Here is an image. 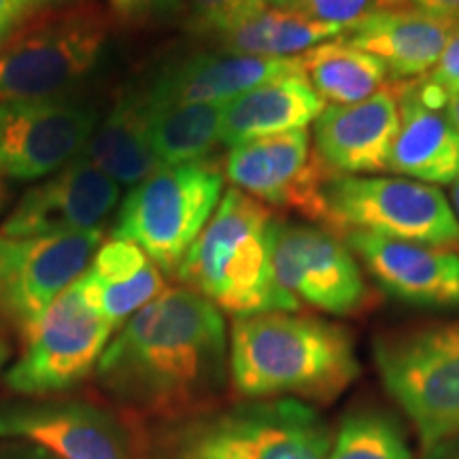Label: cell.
Segmentation results:
<instances>
[{
	"instance_id": "cell-27",
	"label": "cell",
	"mask_w": 459,
	"mask_h": 459,
	"mask_svg": "<svg viewBox=\"0 0 459 459\" xmlns=\"http://www.w3.org/2000/svg\"><path fill=\"white\" fill-rule=\"evenodd\" d=\"M328 459H411L402 429L377 411H355L332 440Z\"/></svg>"
},
{
	"instance_id": "cell-19",
	"label": "cell",
	"mask_w": 459,
	"mask_h": 459,
	"mask_svg": "<svg viewBox=\"0 0 459 459\" xmlns=\"http://www.w3.org/2000/svg\"><path fill=\"white\" fill-rule=\"evenodd\" d=\"M455 26L415 9L375 11L344 28L341 41L381 60L392 83H398L432 73Z\"/></svg>"
},
{
	"instance_id": "cell-11",
	"label": "cell",
	"mask_w": 459,
	"mask_h": 459,
	"mask_svg": "<svg viewBox=\"0 0 459 459\" xmlns=\"http://www.w3.org/2000/svg\"><path fill=\"white\" fill-rule=\"evenodd\" d=\"M102 230L65 237L0 234V321L24 336L88 271Z\"/></svg>"
},
{
	"instance_id": "cell-7",
	"label": "cell",
	"mask_w": 459,
	"mask_h": 459,
	"mask_svg": "<svg viewBox=\"0 0 459 459\" xmlns=\"http://www.w3.org/2000/svg\"><path fill=\"white\" fill-rule=\"evenodd\" d=\"M321 228L338 237L364 232L459 251V221L449 198L429 183L398 177L332 175Z\"/></svg>"
},
{
	"instance_id": "cell-26",
	"label": "cell",
	"mask_w": 459,
	"mask_h": 459,
	"mask_svg": "<svg viewBox=\"0 0 459 459\" xmlns=\"http://www.w3.org/2000/svg\"><path fill=\"white\" fill-rule=\"evenodd\" d=\"M344 28L311 20L294 11L266 7L221 34L223 51L257 57H298L315 45L341 37Z\"/></svg>"
},
{
	"instance_id": "cell-8",
	"label": "cell",
	"mask_w": 459,
	"mask_h": 459,
	"mask_svg": "<svg viewBox=\"0 0 459 459\" xmlns=\"http://www.w3.org/2000/svg\"><path fill=\"white\" fill-rule=\"evenodd\" d=\"M113 330L77 279L22 336L24 349L4 377L7 387L48 395L77 385L99 366Z\"/></svg>"
},
{
	"instance_id": "cell-17",
	"label": "cell",
	"mask_w": 459,
	"mask_h": 459,
	"mask_svg": "<svg viewBox=\"0 0 459 459\" xmlns=\"http://www.w3.org/2000/svg\"><path fill=\"white\" fill-rule=\"evenodd\" d=\"M400 130V102L389 83L368 100L330 105L313 124V147L332 175L387 170Z\"/></svg>"
},
{
	"instance_id": "cell-10",
	"label": "cell",
	"mask_w": 459,
	"mask_h": 459,
	"mask_svg": "<svg viewBox=\"0 0 459 459\" xmlns=\"http://www.w3.org/2000/svg\"><path fill=\"white\" fill-rule=\"evenodd\" d=\"M273 268L287 294L317 311L349 317L364 313L375 300L349 245L321 226L279 220Z\"/></svg>"
},
{
	"instance_id": "cell-30",
	"label": "cell",
	"mask_w": 459,
	"mask_h": 459,
	"mask_svg": "<svg viewBox=\"0 0 459 459\" xmlns=\"http://www.w3.org/2000/svg\"><path fill=\"white\" fill-rule=\"evenodd\" d=\"M172 459H240L230 445L209 426V421L194 423L177 440Z\"/></svg>"
},
{
	"instance_id": "cell-6",
	"label": "cell",
	"mask_w": 459,
	"mask_h": 459,
	"mask_svg": "<svg viewBox=\"0 0 459 459\" xmlns=\"http://www.w3.org/2000/svg\"><path fill=\"white\" fill-rule=\"evenodd\" d=\"M375 364L426 449L459 436V324L378 336Z\"/></svg>"
},
{
	"instance_id": "cell-39",
	"label": "cell",
	"mask_w": 459,
	"mask_h": 459,
	"mask_svg": "<svg viewBox=\"0 0 459 459\" xmlns=\"http://www.w3.org/2000/svg\"><path fill=\"white\" fill-rule=\"evenodd\" d=\"M457 459H459V455H457Z\"/></svg>"
},
{
	"instance_id": "cell-34",
	"label": "cell",
	"mask_w": 459,
	"mask_h": 459,
	"mask_svg": "<svg viewBox=\"0 0 459 459\" xmlns=\"http://www.w3.org/2000/svg\"><path fill=\"white\" fill-rule=\"evenodd\" d=\"M30 17L22 0H0V45Z\"/></svg>"
},
{
	"instance_id": "cell-21",
	"label": "cell",
	"mask_w": 459,
	"mask_h": 459,
	"mask_svg": "<svg viewBox=\"0 0 459 459\" xmlns=\"http://www.w3.org/2000/svg\"><path fill=\"white\" fill-rule=\"evenodd\" d=\"M328 107L304 74H285L228 100L221 145L237 147L264 136L307 130Z\"/></svg>"
},
{
	"instance_id": "cell-18",
	"label": "cell",
	"mask_w": 459,
	"mask_h": 459,
	"mask_svg": "<svg viewBox=\"0 0 459 459\" xmlns=\"http://www.w3.org/2000/svg\"><path fill=\"white\" fill-rule=\"evenodd\" d=\"M381 290L423 308H459V254L349 232L341 237Z\"/></svg>"
},
{
	"instance_id": "cell-13",
	"label": "cell",
	"mask_w": 459,
	"mask_h": 459,
	"mask_svg": "<svg viewBox=\"0 0 459 459\" xmlns=\"http://www.w3.org/2000/svg\"><path fill=\"white\" fill-rule=\"evenodd\" d=\"M119 203V186L79 156L28 189L0 226L4 237H65L100 230Z\"/></svg>"
},
{
	"instance_id": "cell-31",
	"label": "cell",
	"mask_w": 459,
	"mask_h": 459,
	"mask_svg": "<svg viewBox=\"0 0 459 459\" xmlns=\"http://www.w3.org/2000/svg\"><path fill=\"white\" fill-rule=\"evenodd\" d=\"M113 13L128 22L169 20L181 9V0H108Z\"/></svg>"
},
{
	"instance_id": "cell-38",
	"label": "cell",
	"mask_w": 459,
	"mask_h": 459,
	"mask_svg": "<svg viewBox=\"0 0 459 459\" xmlns=\"http://www.w3.org/2000/svg\"><path fill=\"white\" fill-rule=\"evenodd\" d=\"M7 355H9V351H7V344H4L3 338H0V370H3L4 361H7Z\"/></svg>"
},
{
	"instance_id": "cell-24",
	"label": "cell",
	"mask_w": 459,
	"mask_h": 459,
	"mask_svg": "<svg viewBox=\"0 0 459 459\" xmlns=\"http://www.w3.org/2000/svg\"><path fill=\"white\" fill-rule=\"evenodd\" d=\"M139 105L145 115L149 143L162 166L203 162L221 143L226 102L147 107L139 100Z\"/></svg>"
},
{
	"instance_id": "cell-5",
	"label": "cell",
	"mask_w": 459,
	"mask_h": 459,
	"mask_svg": "<svg viewBox=\"0 0 459 459\" xmlns=\"http://www.w3.org/2000/svg\"><path fill=\"white\" fill-rule=\"evenodd\" d=\"M221 192L223 172L206 160L162 166L124 198L113 238L132 240L160 271L177 274L213 217Z\"/></svg>"
},
{
	"instance_id": "cell-3",
	"label": "cell",
	"mask_w": 459,
	"mask_h": 459,
	"mask_svg": "<svg viewBox=\"0 0 459 459\" xmlns=\"http://www.w3.org/2000/svg\"><path fill=\"white\" fill-rule=\"evenodd\" d=\"M279 217L271 206L230 187L179 266L186 287L234 317L300 308L277 283L273 240Z\"/></svg>"
},
{
	"instance_id": "cell-29",
	"label": "cell",
	"mask_w": 459,
	"mask_h": 459,
	"mask_svg": "<svg viewBox=\"0 0 459 459\" xmlns=\"http://www.w3.org/2000/svg\"><path fill=\"white\" fill-rule=\"evenodd\" d=\"M200 28L221 37L266 7V0H189Z\"/></svg>"
},
{
	"instance_id": "cell-4",
	"label": "cell",
	"mask_w": 459,
	"mask_h": 459,
	"mask_svg": "<svg viewBox=\"0 0 459 459\" xmlns=\"http://www.w3.org/2000/svg\"><path fill=\"white\" fill-rule=\"evenodd\" d=\"M111 20L96 0L34 13L0 45V100L74 96L99 71Z\"/></svg>"
},
{
	"instance_id": "cell-23",
	"label": "cell",
	"mask_w": 459,
	"mask_h": 459,
	"mask_svg": "<svg viewBox=\"0 0 459 459\" xmlns=\"http://www.w3.org/2000/svg\"><path fill=\"white\" fill-rule=\"evenodd\" d=\"M83 156L117 186H139L162 169L149 143L145 115L136 96L126 94L96 126Z\"/></svg>"
},
{
	"instance_id": "cell-32",
	"label": "cell",
	"mask_w": 459,
	"mask_h": 459,
	"mask_svg": "<svg viewBox=\"0 0 459 459\" xmlns=\"http://www.w3.org/2000/svg\"><path fill=\"white\" fill-rule=\"evenodd\" d=\"M428 77L436 83L445 85V88H459V24L453 28L443 57Z\"/></svg>"
},
{
	"instance_id": "cell-36",
	"label": "cell",
	"mask_w": 459,
	"mask_h": 459,
	"mask_svg": "<svg viewBox=\"0 0 459 459\" xmlns=\"http://www.w3.org/2000/svg\"><path fill=\"white\" fill-rule=\"evenodd\" d=\"M446 91H449V96H446L445 115L453 128L459 132V88H446Z\"/></svg>"
},
{
	"instance_id": "cell-28",
	"label": "cell",
	"mask_w": 459,
	"mask_h": 459,
	"mask_svg": "<svg viewBox=\"0 0 459 459\" xmlns=\"http://www.w3.org/2000/svg\"><path fill=\"white\" fill-rule=\"evenodd\" d=\"M266 4L341 28L351 26L375 11L411 9L406 0H266Z\"/></svg>"
},
{
	"instance_id": "cell-14",
	"label": "cell",
	"mask_w": 459,
	"mask_h": 459,
	"mask_svg": "<svg viewBox=\"0 0 459 459\" xmlns=\"http://www.w3.org/2000/svg\"><path fill=\"white\" fill-rule=\"evenodd\" d=\"M285 74H304L300 57H257L221 49L164 62L134 94L147 107L228 102Z\"/></svg>"
},
{
	"instance_id": "cell-37",
	"label": "cell",
	"mask_w": 459,
	"mask_h": 459,
	"mask_svg": "<svg viewBox=\"0 0 459 459\" xmlns=\"http://www.w3.org/2000/svg\"><path fill=\"white\" fill-rule=\"evenodd\" d=\"M451 206H453V211H455V217L459 221V181L451 186Z\"/></svg>"
},
{
	"instance_id": "cell-9",
	"label": "cell",
	"mask_w": 459,
	"mask_h": 459,
	"mask_svg": "<svg viewBox=\"0 0 459 459\" xmlns=\"http://www.w3.org/2000/svg\"><path fill=\"white\" fill-rule=\"evenodd\" d=\"M100 113L82 96L0 100V183L37 181L83 153Z\"/></svg>"
},
{
	"instance_id": "cell-33",
	"label": "cell",
	"mask_w": 459,
	"mask_h": 459,
	"mask_svg": "<svg viewBox=\"0 0 459 459\" xmlns=\"http://www.w3.org/2000/svg\"><path fill=\"white\" fill-rule=\"evenodd\" d=\"M411 9L434 20L459 24V0H406Z\"/></svg>"
},
{
	"instance_id": "cell-15",
	"label": "cell",
	"mask_w": 459,
	"mask_h": 459,
	"mask_svg": "<svg viewBox=\"0 0 459 459\" xmlns=\"http://www.w3.org/2000/svg\"><path fill=\"white\" fill-rule=\"evenodd\" d=\"M240 459H328L324 419L296 398L255 400L206 419Z\"/></svg>"
},
{
	"instance_id": "cell-12",
	"label": "cell",
	"mask_w": 459,
	"mask_h": 459,
	"mask_svg": "<svg viewBox=\"0 0 459 459\" xmlns=\"http://www.w3.org/2000/svg\"><path fill=\"white\" fill-rule=\"evenodd\" d=\"M223 175L240 192L271 209L291 211L324 226L325 183L332 172L321 162L308 130L264 136L232 147Z\"/></svg>"
},
{
	"instance_id": "cell-2",
	"label": "cell",
	"mask_w": 459,
	"mask_h": 459,
	"mask_svg": "<svg viewBox=\"0 0 459 459\" xmlns=\"http://www.w3.org/2000/svg\"><path fill=\"white\" fill-rule=\"evenodd\" d=\"M358 375L353 341L341 325L287 311L234 319L230 381L243 398L332 402Z\"/></svg>"
},
{
	"instance_id": "cell-20",
	"label": "cell",
	"mask_w": 459,
	"mask_h": 459,
	"mask_svg": "<svg viewBox=\"0 0 459 459\" xmlns=\"http://www.w3.org/2000/svg\"><path fill=\"white\" fill-rule=\"evenodd\" d=\"M394 85L400 102V130L387 170L426 183H457L459 132L445 111L423 102L412 79Z\"/></svg>"
},
{
	"instance_id": "cell-1",
	"label": "cell",
	"mask_w": 459,
	"mask_h": 459,
	"mask_svg": "<svg viewBox=\"0 0 459 459\" xmlns=\"http://www.w3.org/2000/svg\"><path fill=\"white\" fill-rule=\"evenodd\" d=\"M96 372L105 392L124 406L162 417L187 415L226 387V321L194 290L170 287L126 321Z\"/></svg>"
},
{
	"instance_id": "cell-16",
	"label": "cell",
	"mask_w": 459,
	"mask_h": 459,
	"mask_svg": "<svg viewBox=\"0 0 459 459\" xmlns=\"http://www.w3.org/2000/svg\"><path fill=\"white\" fill-rule=\"evenodd\" d=\"M0 436L41 445L60 459H132L119 423L85 402H15L0 406Z\"/></svg>"
},
{
	"instance_id": "cell-22",
	"label": "cell",
	"mask_w": 459,
	"mask_h": 459,
	"mask_svg": "<svg viewBox=\"0 0 459 459\" xmlns=\"http://www.w3.org/2000/svg\"><path fill=\"white\" fill-rule=\"evenodd\" d=\"M79 281L113 328L124 325L166 290L162 271L139 245L124 238L100 245Z\"/></svg>"
},
{
	"instance_id": "cell-35",
	"label": "cell",
	"mask_w": 459,
	"mask_h": 459,
	"mask_svg": "<svg viewBox=\"0 0 459 459\" xmlns=\"http://www.w3.org/2000/svg\"><path fill=\"white\" fill-rule=\"evenodd\" d=\"M22 3H24L28 13L34 15V13H41V11L66 7V4L77 3V0H22Z\"/></svg>"
},
{
	"instance_id": "cell-25",
	"label": "cell",
	"mask_w": 459,
	"mask_h": 459,
	"mask_svg": "<svg viewBox=\"0 0 459 459\" xmlns=\"http://www.w3.org/2000/svg\"><path fill=\"white\" fill-rule=\"evenodd\" d=\"M298 57L313 90L332 105H355L368 100L392 83L381 60L341 39L315 45Z\"/></svg>"
}]
</instances>
